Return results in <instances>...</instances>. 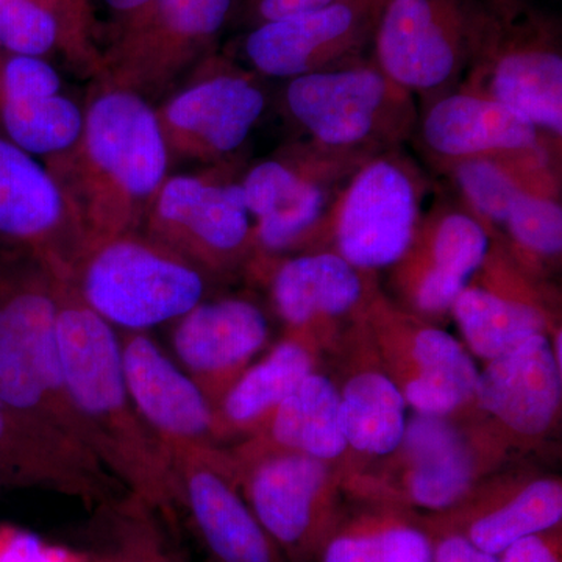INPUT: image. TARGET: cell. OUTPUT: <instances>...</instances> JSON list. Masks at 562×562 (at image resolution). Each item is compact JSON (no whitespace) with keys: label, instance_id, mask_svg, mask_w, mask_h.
<instances>
[{"label":"cell","instance_id":"836d02e7","mask_svg":"<svg viewBox=\"0 0 562 562\" xmlns=\"http://www.w3.org/2000/svg\"><path fill=\"white\" fill-rule=\"evenodd\" d=\"M57 16L41 0H0V47L43 57L58 46Z\"/></svg>","mask_w":562,"mask_h":562},{"label":"cell","instance_id":"d590c367","mask_svg":"<svg viewBox=\"0 0 562 562\" xmlns=\"http://www.w3.org/2000/svg\"><path fill=\"white\" fill-rule=\"evenodd\" d=\"M58 27V47L66 57L79 68L98 72L101 57L91 43V0H60Z\"/></svg>","mask_w":562,"mask_h":562},{"label":"cell","instance_id":"ac0fdd59","mask_svg":"<svg viewBox=\"0 0 562 562\" xmlns=\"http://www.w3.org/2000/svg\"><path fill=\"white\" fill-rule=\"evenodd\" d=\"M376 14L360 0H333L321 9L265 22L244 38V58L254 74L271 79L341 68L362 60Z\"/></svg>","mask_w":562,"mask_h":562},{"label":"cell","instance_id":"8d00e7d4","mask_svg":"<svg viewBox=\"0 0 562 562\" xmlns=\"http://www.w3.org/2000/svg\"><path fill=\"white\" fill-rule=\"evenodd\" d=\"M498 562H562L561 525L519 539L498 554Z\"/></svg>","mask_w":562,"mask_h":562},{"label":"cell","instance_id":"8fae6325","mask_svg":"<svg viewBox=\"0 0 562 562\" xmlns=\"http://www.w3.org/2000/svg\"><path fill=\"white\" fill-rule=\"evenodd\" d=\"M362 319L406 406L425 416L475 412L480 371L454 336L398 305L376 281Z\"/></svg>","mask_w":562,"mask_h":562},{"label":"cell","instance_id":"4dcf8cb0","mask_svg":"<svg viewBox=\"0 0 562 562\" xmlns=\"http://www.w3.org/2000/svg\"><path fill=\"white\" fill-rule=\"evenodd\" d=\"M81 562H188L177 527L132 492L91 509Z\"/></svg>","mask_w":562,"mask_h":562},{"label":"cell","instance_id":"5bb4252c","mask_svg":"<svg viewBox=\"0 0 562 562\" xmlns=\"http://www.w3.org/2000/svg\"><path fill=\"white\" fill-rule=\"evenodd\" d=\"M265 106V90L254 72L210 58L155 111L169 157L220 161L246 143Z\"/></svg>","mask_w":562,"mask_h":562},{"label":"cell","instance_id":"277c9868","mask_svg":"<svg viewBox=\"0 0 562 562\" xmlns=\"http://www.w3.org/2000/svg\"><path fill=\"white\" fill-rule=\"evenodd\" d=\"M430 180L403 147L358 166L325 211L305 251H333L362 272L390 269L408 249Z\"/></svg>","mask_w":562,"mask_h":562},{"label":"cell","instance_id":"9c48e42d","mask_svg":"<svg viewBox=\"0 0 562 562\" xmlns=\"http://www.w3.org/2000/svg\"><path fill=\"white\" fill-rule=\"evenodd\" d=\"M228 453L244 498L288 562H316L344 519L341 465L243 443Z\"/></svg>","mask_w":562,"mask_h":562},{"label":"cell","instance_id":"52a82bcc","mask_svg":"<svg viewBox=\"0 0 562 562\" xmlns=\"http://www.w3.org/2000/svg\"><path fill=\"white\" fill-rule=\"evenodd\" d=\"M486 9L482 38L457 90L505 103L561 146L560 21L531 2Z\"/></svg>","mask_w":562,"mask_h":562},{"label":"cell","instance_id":"b9f144b4","mask_svg":"<svg viewBox=\"0 0 562 562\" xmlns=\"http://www.w3.org/2000/svg\"><path fill=\"white\" fill-rule=\"evenodd\" d=\"M41 2L44 3V5L47 7L52 11V13L57 16L58 21V10H60V0H41Z\"/></svg>","mask_w":562,"mask_h":562},{"label":"cell","instance_id":"5b68a950","mask_svg":"<svg viewBox=\"0 0 562 562\" xmlns=\"http://www.w3.org/2000/svg\"><path fill=\"white\" fill-rule=\"evenodd\" d=\"M70 281L92 312L125 331L176 322L206 292L201 269L144 232L92 244Z\"/></svg>","mask_w":562,"mask_h":562},{"label":"cell","instance_id":"9a60e30c","mask_svg":"<svg viewBox=\"0 0 562 562\" xmlns=\"http://www.w3.org/2000/svg\"><path fill=\"white\" fill-rule=\"evenodd\" d=\"M491 243L486 228L460 203L436 199L422 214L408 249L390 268L395 302L427 321L449 316Z\"/></svg>","mask_w":562,"mask_h":562},{"label":"cell","instance_id":"7402d4cb","mask_svg":"<svg viewBox=\"0 0 562 562\" xmlns=\"http://www.w3.org/2000/svg\"><path fill=\"white\" fill-rule=\"evenodd\" d=\"M0 490L57 492L90 509L127 492L90 450L2 401Z\"/></svg>","mask_w":562,"mask_h":562},{"label":"cell","instance_id":"44dd1931","mask_svg":"<svg viewBox=\"0 0 562 562\" xmlns=\"http://www.w3.org/2000/svg\"><path fill=\"white\" fill-rule=\"evenodd\" d=\"M561 405L562 366L552 336L539 335L486 362L473 406L508 446L531 447L553 430Z\"/></svg>","mask_w":562,"mask_h":562},{"label":"cell","instance_id":"7c38bea8","mask_svg":"<svg viewBox=\"0 0 562 562\" xmlns=\"http://www.w3.org/2000/svg\"><path fill=\"white\" fill-rule=\"evenodd\" d=\"M233 0H151L124 18L101 60L99 80L161 94L213 46L231 14Z\"/></svg>","mask_w":562,"mask_h":562},{"label":"cell","instance_id":"1f68e13d","mask_svg":"<svg viewBox=\"0 0 562 562\" xmlns=\"http://www.w3.org/2000/svg\"><path fill=\"white\" fill-rule=\"evenodd\" d=\"M81 128L83 110L60 92L0 98V136L27 154H63L79 139Z\"/></svg>","mask_w":562,"mask_h":562},{"label":"cell","instance_id":"7bdbcfd3","mask_svg":"<svg viewBox=\"0 0 562 562\" xmlns=\"http://www.w3.org/2000/svg\"><path fill=\"white\" fill-rule=\"evenodd\" d=\"M360 2L366 3V5L372 7L376 11L380 10V5H382V0H360Z\"/></svg>","mask_w":562,"mask_h":562},{"label":"cell","instance_id":"8992f818","mask_svg":"<svg viewBox=\"0 0 562 562\" xmlns=\"http://www.w3.org/2000/svg\"><path fill=\"white\" fill-rule=\"evenodd\" d=\"M283 101L308 140L364 157L403 147L419 122L416 95L372 58L288 80Z\"/></svg>","mask_w":562,"mask_h":562},{"label":"cell","instance_id":"484cf974","mask_svg":"<svg viewBox=\"0 0 562 562\" xmlns=\"http://www.w3.org/2000/svg\"><path fill=\"white\" fill-rule=\"evenodd\" d=\"M435 162L552 144L519 111L486 95L454 90L425 103L416 133Z\"/></svg>","mask_w":562,"mask_h":562},{"label":"cell","instance_id":"2e32d148","mask_svg":"<svg viewBox=\"0 0 562 562\" xmlns=\"http://www.w3.org/2000/svg\"><path fill=\"white\" fill-rule=\"evenodd\" d=\"M179 506L214 562H288L244 498L231 453L220 446L166 442Z\"/></svg>","mask_w":562,"mask_h":562},{"label":"cell","instance_id":"83f0119b","mask_svg":"<svg viewBox=\"0 0 562 562\" xmlns=\"http://www.w3.org/2000/svg\"><path fill=\"white\" fill-rule=\"evenodd\" d=\"M435 165L452 183L458 203L492 239L501 236L503 222L520 195H561V149L552 144Z\"/></svg>","mask_w":562,"mask_h":562},{"label":"cell","instance_id":"4fadbf2b","mask_svg":"<svg viewBox=\"0 0 562 562\" xmlns=\"http://www.w3.org/2000/svg\"><path fill=\"white\" fill-rule=\"evenodd\" d=\"M140 232L181 255L205 276L246 269L254 251L241 181L220 171L168 177Z\"/></svg>","mask_w":562,"mask_h":562},{"label":"cell","instance_id":"e0dca14e","mask_svg":"<svg viewBox=\"0 0 562 562\" xmlns=\"http://www.w3.org/2000/svg\"><path fill=\"white\" fill-rule=\"evenodd\" d=\"M557 294L492 239L482 268L454 301L450 316L473 355L490 361L532 338L552 336L560 324Z\"/></svg>","mask_w":562,"mask_h":562},{"label":"cell","instance_id":"f35d334b","mask_svg":"<svg viewBox=\"0 0 562 562\" xmlns=\"http://www.w3.org/2000/svg\"><path fill=\"white\" fill-rule=\"evenodd\" d=\"M428 532L432 538V562H498V557L483 552L458 532Z\"/></svg>","mask_w":562,"mask_h":562},{"label":"cell","instance_id":"603a6c76","mask_svg":"<svg viewBox=\"0 0 562 562\" xmlns=\"http://www.w3.org/2000/svg\"><path fill=\"white\" fill-rule=\"evenodd\" d=\"M268 341L265 313L241 297L202 301L176 321L172 331L177 357L214 413Z\"/></svg>","mask_w":562,"mask_h":562},{"label":"cell","instance_id":"6da1fadb","mask_svg":"<svg viewBox=\"0 0 562 562\" xmlns=\"http://www.w3.org/2000/svg\"><path fill=\"white\" fill-rule=\"evenodd\" d=\"M47 160V171L61 188L87 250L114 236L140 232L168 179L171 157L157 111L147 99L99 80L83 110L79 139Z\"/></svg>","mask_w":562,"mask_h":562},{"label":"cell","instance_id":"3957f363","mask_svg":"<svg viewBox=\"0 0 562 562\" xmlns=\"http://www.w3.org/2000/svg\"><path fill=\"white\" fill-rule=\"evenodd\" d=\"M508 443L484 422L414 413L395 452L375 471L344 476L342 490L369 505L450 512L464 502L505 457Z\"/></svg>","mask_w":562,"mask_h":562},{"label":"cell","instance_id":"d6a6232c","mask_svg":"<svg viewBox=\"0 0 562 562\" xmlns=\"http://www.w3.org/2000/svg\"><path fill=\"white\" fill-rule=\"evenodd\" d=\"M501 239L509 257L539 280L560 265L562 206L560 194L527 192L508 211Z\"/></svg>","mask_w":562,"mask_h":562},{"label":"cell","instance_id":"4316f807","mask_svg":"<svg viewBox=\"0 0 562 562\" xmlns=\"http://www.w3.org/2000/svg\"><path fill=\"white\" fill-rule=\"evenodd\" d=\"M351 350L341 397L344 432L349 453L380 460L397 450L406 430V402L384 371L362 319V312L341 333Z\"/></svg>","mask_w":562,"mask_h":562},{"label":"cell","instance_id":"e575fe53","mask_svg":"<svg viewBox=\"0 0 562 562\" xmlns=\"http://www.w3.org/2000/svg\"><path fill=\"white\" fill-rule=\"evenodd\" d=\"M321 562H390L384 539V506L346 519L331 532L317 558Z\"/></svg>","mask_w":562,"mask_h":562},{"label":"cell","instance_id":"f1b7e54d","mask_svg":"<svg viewBox=\"0 0 562 562\" xmlns=\"http://www.w3.org/2000/svg\"><path fill=\"white\" fill-rule=\"evenodd\" d=\"M322 349L325 346L316 333L286 328L284 338L250 364L222 398L214 413L220 442L260 431L280 403L316 372Z\"/></svg>","mask_w":562,"mask_h":562},{"label":"cell","instance_id":"30bf717a","mask_svg":"<svg viewBox=\"0 0 562 562\" xmlns=\"http://www.w3.org/2000/svg\"><path fill=\"white\" fill-rule=\"evenodd\" d=\"M369 158L306 140L250 168L241 180L254 231L250 260L301 254L333 199Z\"/></svg>","mask_w":562,"mask_h":562},{"label":"cell","instance_id":"cb8c5ba5","mask_svg":"<svg viewBox=\"0 0 562 562\" xmlns=\"http://www.w3.org/2000/svg\"><path fill=\"white\" fill-rule=\"evenodd\" d=\"M120 347L133 405L162 443H220L216 416L201 387L146 331H122Z\"/></svg>","mask_w":562,"mask_h":562},{"label":"cell","instance_id":"ffe728a7","mask_svg":"<svg viewBox=\"0 0 562 562\" xmlns=\"http://www.w3.org/2000/svg\"><path fill=\"white\" fill-rule=\"evenodd\" d=\"M246 271L271 294L273 308L286 328L312 330L325 349L341 336L371 294L379 276L362 272L333 251H305L250 260Z\"/></svg>","mask_w":562,"mask_h":562},{"label":"cell","instance_id":"60d3db41","mask_svg":"<svg viewBox=\"0 0 562 562\" xmlns=\"http://www.w3.org/2000/svg\"><path fill=\"white\" fill-rule=\"evenodd\" d=\"M486 5H514V3L531 2V0H483Z\"/></svg>","mask_w":562,"mask_h":562},{"label":"cell","instance_id":"ab89813d","mask_svg":"<svg viewBox=\"0 0 562 562\" xmlns=\"http://www.w3.org/2000/svg\"><path fill=\"white\" fill-rule=\"evenodd\" d=\"M151 0H105L106 5L110 7V10H113L114 13L120 14V20H124V18L131 16V14L136 13V11L144 9V7L149 5Z\"/></svg>","mask_w":562,"mask_h":562},{"label":"cell","instance_id":"ba28073f","mask_svg":"<svg viewBox=\"0 0 562 562\" xmlns=\"http://www.w3.org/2000/svg\"><path fill=\"white\" fill-rule=\"evenodd\" d=\"M483 0H382L372 61L425 103L460 87L484 24Z\"/></svg>","mask_w":562,"mask_h":562},{"label":"cell","instance_id":"f546056e","mask_svg":"<svg viewBox=\"0 0 562 562\" xmlns=\"http://www.w3.org/2000/svg\"><path fill=\"white\" fill-rule=\"evenodd\" d=\"M241 443L255 450L306 454L344 468L349 447L338 386L324 373H310L268 424Z\"/></svg>","mask_w":562,"mask_h":562},{"label":"cell","instance_id":"7a4b0ae2","mask_svg":"<svg viewBox=\"0 0 562 562\" xmlns=\"http://www.w3.org/2000/svg\"><path fill=\"white\" fill-rule=\"evenodd\" d=\"M57 336L70 401L90 427L95 457L125 490L179 525L171 454L133 405L120 336L92 312L69 279L57 277Z\"/></svg>","mask_w":562,"mask_h":562},{"label":"cell","instance_id":"d6986e66","mask_svg":"<svg viewBox=\"0 0 562 562\" xmlns=\"http://www.w3.org/2000/svg\"><path fill=\"white\" fill-rule=\"evenodd\" d=\"M0 244L31 255L58 279L69 280L85 250L83 235L57 180L2 136Z\"/></svg>","mask_w":562,"mask_h":562},{"label":"cell","instance_id":"74e56055","mask_svg":"<svg viewBox=\"0 0 562 562\" xmlns=\"http://www.w3.org/2000/svg\"><path fill=\"white\" fill-rule=\"evenodd\" d=\"M331 2L333 0H246L244 2V21L250 29H254L265 22L321 9Z\"/></svg>","mask_w":562,"mask_h":562},{"label":"cell","instance_id":"d4e9b609","mask_svg":"<svg viewBox=\"0 0 562 562\" xmlns=\"http://www.w3.org/2000/svg\"><path fill=\"white\" fill-rule=\"evenodd\" d=\"M560 479H508L482 483L450 512L432 514L428 531L464 536L483 552L498 554L527 536L560 527Z\"/></svg>","mask_w":562,"mask_h":562}]
</instances>
